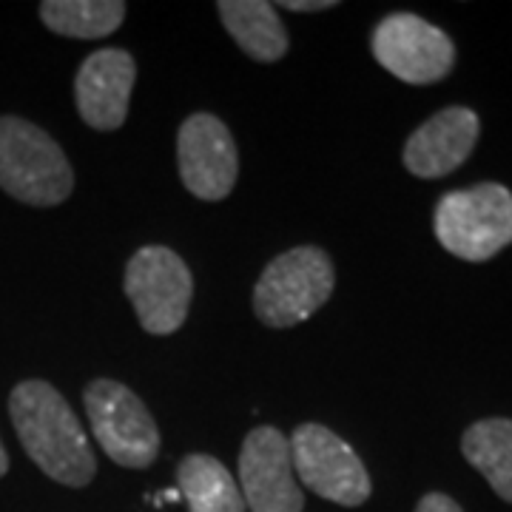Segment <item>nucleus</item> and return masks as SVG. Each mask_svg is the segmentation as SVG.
Instances as JSON below:
<instances>
[{"label": "nucleus", "mask_w": 512, "mask_h": 512, "mask_svg": "<svg viewBox=\"0 0 512 512\" xmlns=\"http://www.w3.org/2000/svg\"><path fill=\"white\" fill-rule=\"evenodd\" d=\"M9 416L26 456L66 487H86L97 473L92 444L60 390L43 379L20 382L9 396Z\"/></svg>", "instance_id": "obj_1"}, {"label": "nucleus", "mask_w": 512, "mask_h": 512, "mask_svg": "<svg viewBox=\"0 0 512 512\" xmlns=\"http://www.w3.org/2000/svg\"><path fill=\"white\" fill-rule=\"evenodd\" d=\"M0 188L18 202L55 208L74 191V171L63 148L23 117H0Z\"/></svg>", "instance_id": "obj_2"}, {"label": "nucleus", "mask_w": 512, "mask_h": 512, "mask_svg": "<svg viewBox=\"0 0 512 512\" xmlns=\"http://www.w3.org/2000/svg\"><path fill=\"white\" fill-rule=\"evenodd\" d=\"M336 271L316 245L291 248L262 271L254 288V311L262 325L276 330L302 325L333 293Z\"/></svg>", "instance_id": "obj_3"}, {"label": "nucleus", "mask_w": 512, "mask_h": 512, "mask_svg": "<svg viewBox=\"0 0 512 512\" xmlns=\"http://www.w3.org/2000/svg\"><path fill=\"white\" fill-rule=\"evenodd\" d=\"M444 251L464 262H487L512 245V194L498 183H481L444 194L433 217Z\"/></svg>", "instance_id": "obj_4"}, {"label": "nucleus", "mask_w": 512, "mask_h": 512, "mask_svg": "<svg viewBox=\"0 0 512 512\" xmlns=\"http://www.w3.org/2000/svg\"><path fill=\"white\" fill-rule=\"evenodd\" d=\"M86 416L92 421L97 444L106 450V456L128 467V470H146L160 456V430L157 421L148 413L143 399L114 379H94L86 393Z\"/></svg>", "instance_id": "obj_5"}, {"label": "nucleus", "mask_w": 512, "mask_h": 512, "mask_svg": "<svg viewBox=\"0 0 512 512\" xmlns=\"http://www.w3.org/2000/svg\"><path fill=\"white\" fill-rule=\"evenodd\" d=\"M123 288L148 333L171 336L185 325L194 296V276L177 251L165 245L140 248L128 259Z\"/></svg>", "instance_id": "obj_6"}, {"label": "nucleus", "mask_w": 512, "mask_h": 512, "mask_svg": "<svg viewBox=\"0 0 512 512\" xmlns=\"http://www.w3.org/2000/svg\"><path fill=\"white\" fill-rule=\"evenodd\" d=\"M293 473L311 493L342 507H359L370 498V476L348 441L325 424H299L288 439Z\"/></svg>", "instance_id": "obj_7"}, {"label": "nucleus", "mask_w": 512, "mask_h": 512, "mask_svg": "<svg viewBox=\"0 0 512 512\" xmlns=\"http://www.w3.org/2000/svg\"><path fill=\"white\" fill-rule=\"evenodd\" d=\"M370 49L382 69L410 86L439 83L456 66L453 40L413 12L387 15L373 29Z\"/></svg>", "instance_id": "obj_8"}, {"label": "nucleus", "mask_w": 512, "mask_h": 512, "mask_svg": "<svg viewBox=\"0 0 512 512\" xmlns=\"http://www.w3.org/2000/svg\"><path fill=\"white\" fill-rule=\"evenodd\" d=\"M180 180L197 200H225L239 177L237 143L220 117L197 111L185 120L177 134Z\"/></svg>", "instance_id": "obj_9"}, {"label": "nucleus", "mask_w": 512, "mask_h": 512, "mask_svg": "<svg viewBox=\"0 0 512 512\" xmlns=\"http://www.w3.org/2000/svg\"><path fill=\"white\" fill-rule=\"evenodd\" d=\"M239 493L251 512H302L305 493L293 473L291 444L276 427H254L239 453Z\"/></svg>", "instance_id": "obj_10"}, {"label": "nucleus", "mask_w": 512, "mask_h": 512, "mask_svg": "<svg viewBox=\"0 0 512 512\" xmlns=\"http://www.w3.org/2000/svg\"><path fill=\"white\" fill-rule=\"evenodd\" d=\"M137 63L126 49H100L83 60L74 77V100L86 126L117 131L126 123Z\"/></svg>", "instance_id": "obj_11"}, {"label": "nucleus", "mask_w": 512, "mask_h": 512, "mask_svg": "<svg viewBox=\"0 0 512 512\" xmlns=\"http://www.w3.org/2000/svg\"><path fill=\"white\" fill-rule=\"evenodd\" d=\"M481 120L473 109L450 106L424 120L404 143V168L419 180H439L467 163L478 143Z\"/></svg>", "instance_id": "obj_12"}, {"label": "nucleus", "mask_w": 512, "mask_h": 512, "mask_svg": "<svg viewBox=\"0 0 512 512\" xmlns=\"http://www.w3.org/2000/svg\"><path fill=\"white\" fill-rule=\"evenodd\" d=\"M220 18L228 35L256 63H276L288 55V32L268 0H220Z\"/></svg>", "instance_id": "obj_13"}, {"label": "nucleus", "mask_w": 512, "mask_h": 512, "mask_svg": "<svg viewBox=\"0 0 512 512\" xmlns=\"http://www.w3.org/2000/svg\"><path fill=\"white\" fill-rule=\"evenodd\" d=\"M177 490L188 501V512H248L228 467L205 453H191L180 461Z\"/></svg>", "instance_id": "obj_14"}, {"label": "nucleus", "mask_w": 512, "mask_h": 512, "mask_svg": "<svg viewBox=\"0 0 512 512\" xmlns=\"http://www.w3.org/2000/svg\"><path fill=\"white\" fill-rule=\"evenodd\" d=\"M461 453L512 504V419H481L467 427Z\"/></svg>", "instance_id": "obj_15"}, {"label": "nucleus", "mask_w": 512, "mask_h": 512, "mask_svg": "<svg viewBox=\"0 0 512 512\" xmlns=\"http://www.w3.org/2000/svg\"><path fill=\"white\" fill-rule=\"evenodd\" d=\"M40 20L63 37L100 40L114 35L126 20L123 0H46L40 3Z\"/></svg>", "instance_id": "obj_16"}, {"label": "nucleus", "mask_w": 512, "mask_h": 512, "mask_svg": "<svg viewBox=\"0 0 512 512\" xmlns=\"http://www.w3.org/2000/svg\"><path fill=\"white\" fill-rule=\"evenodd\" d=\"M416 512H464L458 507V501H453L450 495L444 493H427L419 501Z\"/></svg>", "instance_id": "obj_17"}, {"label": "nucleus", "mask_w": 512, "mask_h": 512, "mask_svg": "<svg viewBox=\"0 0 512 512\" xmlns=\"http://www.w3.org/2000/svg\"><path fill=\"white\" fill-rule=\"evenodd\" d=\"M336 0H282L279 9H288V12H325L333 9Z\"/></svg>", "instance_id": "obj_18"}, {"label": "nucleus", "mask_w": 512, "mask_h": 512, "mask_svg": "<svg viewBox=\"0 0 512 512\" xmlns=\"http://www.w3.org/2000/svg\"><path fill=\"white\" fill-rule=\"evenodd\" d=\"M6 473H9V453H6V447L0 441V476H6Z\"/></svg>", "instance_id": "obj_19"}]
</instances>
